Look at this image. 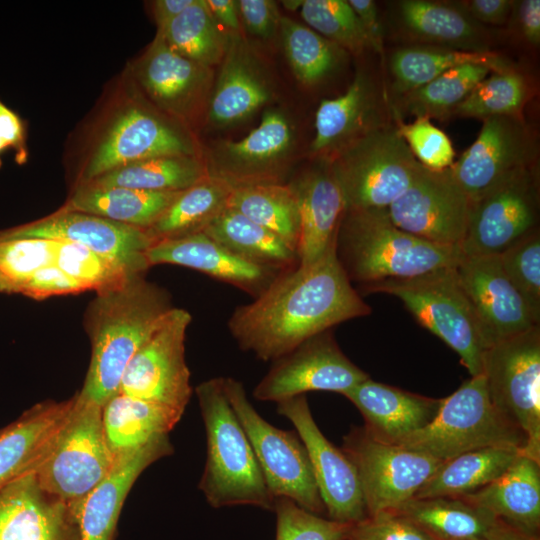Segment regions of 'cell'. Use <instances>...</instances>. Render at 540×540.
<instances>
[{
  "mask_svg": "<svg viewBox=\"0 0 540 540\" xmlns=\"http://www.w3.org/2000/svg\"><path fill=\"white\" fill-rule=\"evenodd\" d=\"M370 313L341 267L335 243L316 262L279 273L231 313L227 326L242 350L275 361L308 338Z\"/></svg>",
  "mask_w": 540,
  "mask_h": 540,
  "instance_id": "6da1fadb",
  "label": "cell"
},
{
  "mask_svg": "<svg viewBox=\"0 0 540 540\" xmlns=\"http://www.w3.org/2000/svg\"><path fill=\"white\" fill-rule=\"evenodd\" d=\"M172 308L168 293L144 274L98 292L86 315L91 358L78 398L103 408L118 392L129 361Z\"/></svg>",
  "mask_w": 540,
  "mask_h": 540,
  "instance_id": "7a4b0ae2",
  "label": "cell"
},
{
  "mask_svg": "<svg viewBox=\"0 0 540 540\" xmlns=\"http://www.w3.org/2000/svg\"><path fill=\"white\" fill-rule=\"evenodd\" d=\"M336 256L350 282L361 287L454 267L464 256L459 246L439 245L397 227L387 209L345 210Z\"/></svg>",
  "mask_w": 540,
  "mask_h": 540,
  "instance_id": "3957f363",
  "label": "cell"
},
{
  "mask_svg": "<svg viewBox=\"0 0 540 540\" xmlns=\"http://www.w3.org/2000/svg\"><path fill=\"white\" fill-rule=\"evenodd\" d=\"M195 393L206 434V461L198 488L207 502L214 508L250 505L273 511L275 498L228 401L223 378L201 382Z\"/></svg>",
  "mask_w": 540,
  "mask_h": 540,
  "instance_id": "277c9868",
  "label": "cell"
},
{
  "mask_svg": "<svg viewBox=\"0 0 540 540\" xmlns=\"http://www.w3.org/2000/svg\"><path fill=\"white\" fill-rule=\"evenodd\" d=\"M361 288L364 293H386L400 299L422 327L459 355L471 376L482 373L485 345L455 266Z\"/></svg>",
  "mask_w": 540,
  "mask_h": 540,
  "instance_id": "5b68a950",
  "label": "cell"
},
{
  "mask_svg": "<svg viewBox=\"0 0 540 540\" xmlns=\"http://www.w3.org/2000/svg\"><path fill=\"white\" fill-rule=\"evenodd\" d=\"M396 445L442 461L462 453L500 447L524 453V434L494 408L483 374L471 376L450 396L441 399L435 418Z\"/></svg>",
  "mask_w": 540,
  "mask_h": 540,
  "instance_id": "8992f818",
  "label": "cell"
},
{
  "mask_svg": "<svg viewBox=\"0 0 540 540\" xmlns=\"http://www.w3.org/2000/svg\"><path fill=\"white\" fill-rule=\"evenodd\" d=\"M345 210L387 209L412 184L421 164L397 128L379 125L327 162Z\"/></svg>",
  "mask_w": 540,
  "mask_h": 540,
  "instance_id": "52a82bcc",
  "label": "cell"
},
{
  "mask_svg": "<svg viewBox=\"0 0 540 540\" xmlns=\"http://www.w3.org/2000/svg\"><path fill=\"white\" fill-rule=\"evenodd\" d=\"M114 458L104 434L102 408L80 400L76 393L32 473L44 491L74 503L102 481Z\"/></svg>",
  "mask_w": 540,
  "mask_h": 540,
  "instance_id": "ba28073f",
  "label": "cell"
},
{
  "mask_svg": "<svg viewBox=\"0 0 540 540\" xmlns=\"http://www.w3.org/2000/svg\"><path fill=\"white\" fill-rule=\"evenodd\" d=\"M481 374L494 408L524 434L523 454L540 462V326L485 349Z\"/></svg>",
  "mask_w": 540,
  "mask_h": 540,
  "instance_id": "9c48e42d",
  "label": "cell"
},
{
  "mask_svg": "<svg viewBox=\"0 0 540 540\" xmlns=\"http://www.w3.org/2000/svg\"><path fill=\"white\" fill-rule=\"evenodd\" d=\"M228 401L239 419L271 495L285 497L303 509L326 515L307 450L297 433L267 422L249 401L243 384L222 377Z\"/></svg>",
  "mask_w": 540,
  "mask_h": 540,
  "instance_id": "30bf717a",
  "label": "cell"
},
{
  "mask_svg": "<svg viewBox=\"0 0 540 540\" xmlns=\"http://www.w3.org/2000/svg\"><path fill=\"white\" fill-rule=\"evenodd\" d=\"M341 449L356 469L367 516L392 510L414 498L443 462L376 440L363 427H353L344 436Z\"/></svg>",
  "mask_w": 540,
  "mask_h": 540,
  "instance_id": "8fae6325",
  "label": "cell"
},
{
  "mask_svg": "<svg viewBox=\"0 0 540 540\" xmlns=\"http://www.w3.org/2000/svg\"><path fill=\"white\" fill-rule=\"evenodd\" d=\"M191 314L173 307L129 361L118 392L183 415L191 398L185 337Z\"/></svg>",
  "mask_w": 540,
  "mask_h": 540,
  "instance_id": "7c38bea8",
  "label": "cell"
},
{
  "mask_svg": "<svg viewBox=\"0 0 540 540\" xmlns=\"http://www.w3.org/2000/svg\"><path fill=\"white\" fill-rule=\"evenodd\" d=\"M539 178L536 166L521 170L471 202L465 255H499L538 230Z\"/></svg>",
  "mask_w": 540,
  "mask_h": 540,
  "instance_id": "4fadbf2b",
  "label": "cell"
},
{
  "mask_svg": "<svg viewBox=\"0 0 540 540\" xmlns=\"http://www.w3.org/2000/svg\"><path fill=\"white\" fill-rule=\"evenodd\" d=\"M369 375L342 352L332 329L314 335L273 361L253 390L258 401L280 402L309 391L343 395Z\"/></svg>",
  "mask_w": 540,
  "mask_h": 540,
  "instance_id": "5bb4252c",
  "label": "cell"
},
{
  "mask_svg": "<svg viewBox=\"0 0 540 540\" xmlns=\"http://www.w3.org/2000/svg\"><path fill=\"white\" fill-rule=\"evenodd\" d=\"M470 208V199L449 168L432 171L421 165L412 184L387 212L391 221L406 232L439 245L460 247Z\"/></svg>",
  "mask_w": 540,
  "mask_h": 540,
  "instance_id": "9a60e30c",
  "label": "cell"
},
{
  "mask_svg": "<svg viewBox=\"0 0 540 540\" xmlns=\"http://www.w3.org/2000/svg\"><path fill=\"white\" fill-rule=\"evenodd\" d=\"M277 413L291 421L307 450L327 518L351 525L367 517L356 469L320 431L306 395L277 402Z\"/></svg>",
  "mask_w": 540,
  "mask_h": 540,
  "instance_id": "2e32d148",
  "label": "cell"
},
{
  "mask_svg": "<svg viewBox=\"0 0 540 540\" xmlns=\"http://www.w3.org/2000/svg\"><path fill=\"white\" fill-rule=\"evenodd\" d=\"M21 238L77 243L119 263L132 274H144L150 268L146 252L154 244L143 229L64 209L30 223L0 230V241Z\"/></svg>",
  "mask_w": 540,
  "mask_h": 540,
  "instance_id": "e0dca14e",
  "label": "cell"
},
{
  "mask_svg": "<svg viewBox=\"0 0 540 540\" xmlns=\"http://www.w3.org/2000/svg\"><path fill=\"white\" fill-rule=\"evenodd\" d=\"M482 121L476 140L449 167L471 202L515 173L535 166L534 143L520 117L493 116Z\"/></svg>",
  "mask_w": 540,
  "mask_h": 540,
  "instance_id": "ac0fdd59",
  "label": "cell"
},
{
  "mask_svg": "<svg viewBox=\"0 0 540 540\" xmlns=\"http://www.w3.org/2000/svg\"><path fill=\"white\" fill-rule=\"evenodd\" d=\"M196 155L188 135L152 111L131 105L114 117L89 157L80 182L136 161Z\"/></svg>",
  "mask_w": 540,
  "mask_h": 540,
  "instance_id": "d6986e66",
  "label": "cell"
},
{
  "mask_svg": "<svg viewBox=\"0 0 540 540\" xmlns=\"http://www.w3.org/2000/svg\"><path fill=\"white\" fill-rule=\"evenodd\" d=\"M485 349L538 325L504 273L498 255H465L455 266Z\"/></svg>",
  "mask_w": 540,
  "mask_h": 540,
  "instance_id": "ffe728a7",
  "label": "cell"
},
{
  "mask_svg": "<svg viewBox=\"0 0 540 540\" xmlns=\"http://www.w3.org/2000/svg\"><path fill=\"white\" fill-rule=\"evenodd\" d=\"M293 131L276 110L264 112L259 125L239 141H226L207 164L208 173L232 187L284 183Z\"/></svg>",
  "mask_w": 540,
  "mask_h": 540,
  "instance_id": "44dd1931",
  "label": "cell"
},
{
  "mask_svg": "<svg viewBox=\"0 0 540 540\" xmlns=\"http://www.w3.org/2000/svg\"><path fill=\"white\" fill-rule=\"evenodd\" d=\"M0 540H80L73 506L25 474L0 490Z\"/></svg>",
  "mask_w": 540,
  "mask_h": 540,
  "instance_id": "7402d4cb",
  "label": "cell"
},
{
  "mask_svg": "<svg viewBox=\"0 0 540 540\" xmlns=\"http://www.w3.org/2000/svg\"><path fill=\"white\" fill-rule=\"evenodd\" d=\"M173 453L169 436L115 455L107 475L81 500L71 503L80 540H113L116 524L133 484L152 463Z\"/></svg>",
  "mask_w": 540,
  "mask_h": 540,
  "instance_id": "603a6c76",
  "label": "cell"
},
{
  "mask_svg": "<svg viewBox=\"0 0 540 540\" xmlns=\"http://www.w3.org/2000/svg\"><path fill=\"white\" fill-rule=\"evenodd\" d=\"M149 266L172 264L202 272L258 296L281 272L234 254L203 232L155 242L146 252Z\"/></svg>",
  "mask_w": 540,
  "mask_h": 540,
  "instance_id": "cb8c5ba5",
  "label": "cell"
},
{
  "mask_svg": "<svg viewBox=\"0 0 540 540\" xmlns=\"http://www.w3.org/2000/svg\"><path fill=\"white\" fill-rule=\"evenodd\" d=\"M136 74L148 96L179 118H189L200 107L212 81L211 68L181 56L157 34Z\"/></svg>",
  "mask_w": 540,
  "mask_h": 540,
  "instance_id": "d4e9b609",
  "label": "cell"
},
{
  "mask_svg": "<svg viewBox=\"0 0 540 540\" xmlns=\"http://www.w3.org/2000/svg\"><path fill=\"white\" fill-rule=\"evenodd\" d=\"M343 396L362 414L365 431L374 439L389 444H397L426 427L441 404V399L411 393L370 377Z\"/></svg>",
  "mask_w": 540,
  "mask_h": 540,
  "instance_id": "484cf974",
  "label": "cell"
},
{
  "mask_svg": "<svg viewBox=\"0 0 540 540\" xmlns=\"http://www.w3.org/2000/svg\"><path fill=\"white\" fill-rule=\"evenodd\" d=\"M299 209L297 255L301 266L319 260L335 243L345 202L327 162L288 183Z\"/></svg>",
  "mask_w": 540,
  "mask_h": 540,
  "instance_id": "4316f807",
  "label": "cell"
},
{
  "mask_svg": "<svg viewBox=\"0 0 540 540\" xmlns=\"http://www.w3.org/2000/svg\"><path fill=\"white\" fill-rule=\"evenodd\" d=\"M457 498L489 511L522 533L539 537L540 462L523 453L498 478Z\"/></svg>",
  "mask_w": 540,
  "mask_h": 540,
  "instance_id": "83f0119b",
  "label": "cell"
},
{
  "mask_svg": "<svg viewBox=\"0 0 540 540\" xmlns=\"http://www.w3.org/2000/svg\"><path fill=\"white\" fill-rule=\"evenodd\" d=\"M377 99L368 77L357 74L339 97L324 99L315 114L311 151L329 162L350 143L381 125L376 120Z\"/></svg>",
  "mask_w": 540,
  "mask_h": 540,
  "instance_id": "f1b7e54d",
  "label": "cell"
},
{
  "mask_svg": "<svg viewBox=\"0 0 540 540\" xmlns=\"http://www.w3.org/2000/svg\"><path fill=\"white\" fill-rule=\"evenodd\" d=\"M73 403L74 396L38 403L0 429V490L32 473Z\"/></svg>",
  "mask_w": 540,
  "mask_h": 540,
  "instance_id": "f546056e",
  "label": "cell"
},
{
  "mask_svg": "<svg viewBox=\"0 0 540 540\" xmlns=\"http://www.w3.org/2000/svg\"><path fill=\"white\" fill-rule=\"evenodd\" d=\"M221 63L208 116L213 124L225 126L256 112L269 100L270 90L239 34L229 35Z\"/></svg>",
  "mask_w": 540,
  "mask_h": 540,
  "instance_id": "4dcf8cb0",
  "label": "cell"
},
{
  "mask_svg": "<svg viewBox=\"0 0 540 540\" xmlns=\"http://www.w3.org/2000/svg\"><path fill=\"white\" fill-rule=\"evenodd\" d=\"M403 27L415 38L470 52H489L488 37L460 5L427 0L398 3Z\"/></svg>",
  "mask_w": 540,
  "mask_h": 540,
  "instance_id": "1f68e13d",
  "label": "cell"
},
{
  "mask_svg": "<svg viewBox=\"0 0 540 540\" xmlns=\"http://www.w3.org/2000/svg\"><path fill=\"white\" fill-rule=\"evenodd\" d=\"M181 192H148L79 182L62 209L88 213L147 230Z\"/></svg>",
  "mask_w": 540,
  "mask_h": 540,
  "instance_id": "d6a6232c",
  "label": "cell"
},
{
  "mask_svg": "<svg viewBox=\"0 0 540 540\" xmlns=\"http://www.w3.org/2000/svg\"><path fill=\"white\" fill-rule=\"evenodd\" d=\"M181 417L175 410L120 392L102 408L104 434L114 455L167 436Z\"/></svg>",
  "mask_w": 540,
  "mask_h": 540,
  "instance_id": "836d02e7",
  "label": "cell"
},
{
  "mask_svg": "<svg viewBox=\"0 0 540 540\" xmlns=\"http://www.w3.org/2000/svg\"><path fill=\"white\" fill-rule=\"evenodd\" d=\"M391 511L435 540H480L500 523L489 511L457 497L412 498Z\"/></svg>",
  "mask_w": 540,
  "mask_h": 540,
  "instance_id": "e575fe53",
  "label": "cell"
},
{
  "mask_svg": "<svg viewBox=\"0 0 540 540\" xmlns=\"http://www.w3.org/2000/svg\"><path fill=\"white\" fill-rule=\"evenodd\" d=\"M202 232L241 258L278 272L299 264L296 251L281 238L229 207Z\"/></svg>",
  "mask_w": 540,
  "mask_h": 540,
  "instance_id": "d590c367",
  "label": "cell"
},
{
  "mask_svg": "<svg viewBox=\"0 0 540 540\" xmlns=\"http://www.w3.org/2000/svg\"><path fill=\"white\" fill-rule=\"evenodd\" d=\"M522 453L511 448L487 447L445 460L414 498L462 497L498 478Z\"/></svg>",
  "mask_w": 540,
  "mask_h": 540,
  "instance_id": "8d00e7d4",
  "label": "cell"
},
{
  "mask_svg": "<svg viewBox=\"0 0 540 540\" xmlns=\"http://www.w3.org/2000/svg\"><path fill=\"white\" fill-rule=\"evenodd\" d=\"M208 176L206 162L196 155H168L117 167L86 183L148 192H178L192 187Z\"/></svg>",
  "mask_w": 540,
  "mask_h": 540,
  "instance_id": "74e56055",
  "label": "cell"
},
{
  "mask_svg": "<svg viewBox=\"0 0 540 540\" xmlns=\"http://www.w3.org/2000/svg\"><path fill=\"white\" fill-rule=\"evenodd\" d=\"M232 188L209 175L182 191L146 233L155 243L202 232L227 207Z\"/></svg>",
  "mask_w": 540,
  "mask_h": 540,
  "instance_id": "f35d334b",
  "label": "cell"
},
{
  "mask_svg": "<svg viewBox=\"0 0 540 540\" xmlns=\"http://www.w3.org/2000/svg\"><path fill=\"white\" fill-rule=\"evenodd\" d=\"M465 64H479L494 72L509 70L508 62L492 52H470L440 46H414L397 50L390 59L394 86L405 94L442 73Z\"/></svg>",
  "mask_w": 540,
  "mask_h": 540,
  "instance_id": "ab89813d",
  "label": "cell"
},
{
  "mask_svg": "<svg viewBox=\"0 0 540 540\" xmlns=\"http://www.w3.org/2000/svg\"><path fill=\"white\" fill-rule=\"evenodd\" d=\"M227 207L274 233L297 253L300 232L299 209L289 184L269 183L233 187Z\"/></svg>",
  "mask_w": 540,
  "mask_h": 540,
  "instance_id": "60d3db41",
  "label": "cell"
},
{
  "mask_svg": "<svg viewBox=\"0 0 540 540\" xmlns=\"http://www.w3.org/2000/svg\"><path fill=\"white\" fill-rule=\"evenodd\" d=\"M218 25L205 0H194L157 35L181 56L212 68L222 62L229 42Z\"/></svg>",
  "mask_w": 540,
  "mask_h": 540,
  "instance_id": "b9f144b4",
  "label": "cell"
},
{
  "mask_svg": "<svg viewBox=\"0 0 540 540\" xmlns=\"http://www.w3.org/2000/svg\"><path fill=\"white\" fill-rule=\"evenodd\" d=\"M491 71L479 64L449 69L425 85L403 94V109L416 117H449Z\"/></svg>",
  "mask_w": 540,
  "mask_h": 540,
  "instance_id": "7bdbcfd3",
  "label": "cell"
},
{
  "mask_svg": "<svg viewBox=\"0 0 540 540\" xmlns=\"http://www.w3.org/2000/svg\"><path fill=\"white\" fill-rule=\"evenodd\" d=\"M279 29L286 57L300 82L316 83L339 63L343 49L308 26L281 16Z\"/></svg>",
  "mask_w": 540,
  "mask_h": 540,
  "instance_id": "ee69618b",
  "label": "cell"
},
{
  "mask_svg": "<svg viewBox=\"0 0 540 540\" xmlns=\"http://www.w3.org/2000/svg\"><path fill=\"white\" fill-rule=\"evenodd\" d=\"M527 96L524 77L512 70L493 72L456 107L452 115L481 120L493 116L520 117Z\"/></svg>",
  "mask_w": 540,
  "mask_h": 540,
  "instance_id": "f6af8a7d",
  "label": "cell"
},
{
  "mask_svg": "<svg viewBox=\"0 0 540 540\" xmlns=\"http://www.w3.org/2000/svg\"><path fill=\"white\" fill-rule=\"evenodd\" d=\"M300 14L309 28L342 49L358 54L370 48L348 1L303 0Z\"/></svg>",
  "mask_w": 540,
  "mask_h": 540,
  "instance_id": "bcb514c9",
  "label": "cell"
},
{
  "mask_svg": "<svg viewBox=\"0 0 540 540\" xmlns=\"http://www.w3.org/2000/svg\"><path fill=\"white\" fill-rule=\"evenodd\" d=\"M55 264L84 290L97 293L115 288L134 275L119 263L100 255L89 248L56 240Z\"/></svg>",
  "mask_w": 540,
  "mask_h": 540,
  "instance_id": "7dc6e473",
  "label": "cell"
},
{
  "mask_svg": "<svg viewBox=\"0 0 540 540\" xmlns=\"http://www.w3.org/2000/svg\"><path fill=\"white\" fill-rule=\"evenodd\" d=\"M56 245L42 238L0 241V293L21 294L37 270L55 263Z\"/></svg>",
  "mask_w": 540,
  "mask_h": 540,
  "instance_id": "c3c4849f",
  "label": "cell"
},
{
  "mask_svg": "<svg viewBox=\"0 0 540 540\" xmlns=\"http://www.w3.org/2000/svg\"><path fill=\"white\" fill-rule=\"evenodd\" d=\"M499 260L534 321L540 325V231L535 230L502 251Z\"/></svg>",
  "mask_w": 540,
  "mask_h": 540,
  "instance_id": "681fc988",
  "label": "cell"
},
{
  "mask_svg": "<svg viewBox=\"0 0 540 540\" xmlns=\"http://www.w3.org/2000/svg\"><path fill=\"white\" fill-rule=\"evenodd\" d=\"M275 540H344L350 525L311 513L294 501L278 497Z\"/></svg>",
  "mask_w": 540,
  "mask_h": 540,
  "instance_id": "f907efd6",
  "label": "cell"
},
{
  "mask_svg": "<svg viewBox=\"0 0 540 540\" xmlns=\"http://www.w3.org/2000/svg\"><path fill=\"white\" fill-rule=\"evenodd\" d=\"M416 160L432 171L448 169L454 163L455 151L449 137L432 124L428 117H416L411 123L396 126Z\"/></svg>",
  "mask_w": 540,
  "mask_h": 540,
  "instance_id": "816d5d0a",
  "label": "cell"
},
{
  "mask_svg": "<svg viewBox=\"0 0 540 540\" xmlns=\"http://www.w3.org/2000/svg\"><path fill=\"white\" fill-rule=\"evenodd\" d=\"M346 540H435L408 518L381 511L351 524Z\"/></svg>",
  "mask_w": 540,
  "mask_h": 540,
  "instance_id": "f5cc1de1",
  "label": "cell"
},
{
  "mask_svg": "<svg viewBox=\"0 0 540 540\" xmlns=\"http://www.w3.org/2000/svg\"><path fill=\"white\" fill-rule=\"evenodd\" d=\"M84 288L55 263L37 270L22 291V295L33 299H44L55 295L75 294Z\"/></svg>",
  "mask_w": 540,
  "mask_h": 540,
  "instance_id": "db71d44e",
  "label": "cell"
},
{
  "mask_svg": "<svg viewBox=\"0 0 540 540\" xmlns=\"http://www.w3.org/2000/svg\"><path fill=\"white\" fill-rule=\"evenodd\" d=\"M239 15L246 29L263 39L272 37L279 28L281 15L271 0H239Z\"/></svg>",
  "mask_w": 540,
  "mask_h": 540,
  "instance_id": "11a10c76",
  "label": "cell"
},
{
  "mask_svg": "<svg viewBox=\"0 0 540 540\" xmlns=\"http://www.w3.org/2000/svg\"><path fill=\"white\" fill-rule=\"evenodd\" d=\"M0 137L15 151L18 164L27 161L25 124L21 117L0 100Z\"/></svg>",
  "mask_w": 540,
  "mask_h": 540,
  "instance_id": "9f6ffc18",
  "label": "cell"
},
{
  "mask_svg": "<svg viewBox=\"0 0 540 540\" xmlns=\"http://www.w3.org/2000/svg\"><path fill=\"white\" fill-rule=\"evenodd\" d=\"M513 3L510 0H471L460 6L477 23L503 25L511 14Z\"/></svg>",
  "mask_w": 540,
  "mask_h": 540,
  "instance_id": "6f0895ef",
  "label": "cell"
},
{
  "mask_svg": "<svg viewBox=\"0 0 540 540\" xmlns=\"http://www.w3.org/2000/svg\"><path fill=\"white\" fill-rule=\"evenodd\" d=\"M348 3L361 23L369 47L377 52H382V27L375 2L372 0H349Z\"/></svg>",
  "mask_w": 540,
  "mask_h": 540,
  "instance_id": "680465c9",
  "label": "cell"
},
{
  "mask_svg": "<svg viewBox=\"0 0 540 540\" xmlns=\"http://www.w3.org/2000/svg\"><path fill=\"white\" fill-rule=\"evenodd\" d=\"M519 26L526 40L534 45L540 43V1L523 0L517 8Z\"/></svg>",
  "mask_w": 540,
  "mask_h": 540,
  "instance_id": "91938a15",
  "label": "cell"
},
{
  "mask_svg": "<svg viewBox=\"0 0 540 540\" xmlns=\"http://www.w3.org/2000/svg\"><path fill=\"white\" fill-rule=\"evenodd\" d=\"M205 2L218 24L231 31V34H239L241 25L237 1L205 0Z\"/></svg>",
  "mask_w": 540,
  "mask_h": 540,
  "instance_id": "94428289",
  "label": "cell"
},
{
  "mask_svg": "<svg viewBox=\"0 0 540 540\" xmlns=\"http://www.w3.org/2000/svg\"><path fill=\"white\" fill-rule=\"evenodd\" d=\"M194 0H157L153 2V16L157 33L162 34L167 26L181 14Z\"/></svg>",
  "mask_w": 540,
  "mask_h": 540,
  "instance_id": "6125c7cd",
  "label": "cell"
},
{
  "mask_svg": "<svg viewBox=\"0 0 540 540\" xmlns=\"http://www.w3.org/2000/svg\"><path fill=\"white\" fill-rule=\"evenodd\" d=\"M480 540H540V537L527 535L500 521Z\"/></svg>",
  "mask_w": 540,
  "mask_h": 540,
  "instance_id": "be15d7a7",
  "label": "cell"
},
{
  "mask_svg": "<svg viewBox=\"0 0 540 540\" xmlns=\"http://www.w3.org/2000/svg\"><path fill=\"white\" fill-rule=\"evenodd\" d=\"M285 8L289 10H297L298 8H301L303 4V0H290V1H282Z\"/></svg>",
  "mask_w": 540,
  "mask_h": 540,
  "instance_id": "e7e4bbea",
  "label": "cell"
},
{
  "mask_svg": "<svg viewBox=\"0 0 540 540\" xmlns=\"http://www.w3.org/2000/svg\"><path fill=\"white\" fill-rule=\"evenodd\" d=\"M7 149H9L8 145L5 143V141L0 137V167L2 165V160H1V156L2 154L4 153V151H6Z\"/></svg>",
  "mask_w": 540,
  "mask_h": 540,
  "instance_id": "03108f58",
  "label": "cell"
},
{
  "mask_svg": "<svg viewBox=\"0 0 540 540\" xmlns=\"http://www.w3.org/2000/svg\"><path fill=\"white\" fill-rule=\"evenodd\" d=\"M344 540H346V538Z\"/></svg>",
  "mask_w": 540,
  "mask_h": 540,
  "instance_id": "003e7915",
  "label": "cell"
}]
</instances>
